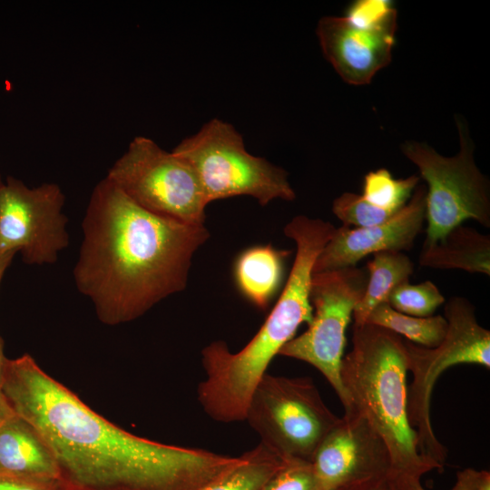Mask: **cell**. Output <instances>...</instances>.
<instances>
[{
	"instance_id": "cell-19",
	"label": "cell",
	"mask_w": 490,
	"mask_h": 490,
	"mask_svg": "<svg viewBox=\"0 0 490 490\" xmlns=\"http://www.w3.org/2000/svg\"><path fill=\"white\" fill-rule=\"evenodd\" d=\"M366 323L404 336L408 341L425 348L438 346L447 329L444 316H410L395 310L387 302L377 306L369 313Z\"/></svg>"
},
{
	"instance_id": "cell-9",
	"label": "cell",
	"mask_w": 490,
	"mask_h": 490,
	"mask_svg": "<svg viewBox=\"0 0 490 490\" xmlns=\"http://www.w3.org/2000/svg\"><path fill=\"white\" fill-rule=\"evenodd\" d=\"M457 125L460 151L453 157L442 156L426 143L402 145L403 153L417 166L427 184L423 245L436 242L466 220L490 227L489 182L475 165L466 126L460 121Z\"/></svg>"
},
{
	"instance_id": "cell-30",
	"label": "cell",
	"mask_w": 490,
	"mask_h": 490,
	"mask_svg": "<svg viewBox=\"0 0 490 490\" xmlns=\"http://www.w3.org/2000/svg\"><path fill=\"white\" fill-rule=\"evenodd\" d=\"M15 254L14 253H5L0 254V285L3 279L4 274L10 265Z\"/></svg>"
},
{
	"instance_id": "cell-8",
	"label": "cell",
	"mask_w": 490,
	"mask_h": 490,
	"mask_svg": "<svg viewBox=\"0 0 490 490\" xmlns=\"http://www.w3.org/2000/svg\"><path fill=\"white\" fill-rule=\"evenodd\" d=\"M105 177L152 213L187 224H204L208 202L196 172L149 137H134Z\"/></svg>"
},
{
	"instance_id": "cell-29",
	"label": "cell",
	"mask_w": 490,
	"mask_h": 490,
	"mask_svg": "<svg viewBox=\"0 0 490 490\" xmlns=\"http://www.w3.org/2000/svg\"><path fill=\"white\" fill-rule=\"evenodd\" d=\"M367 490H399L394 475Z\"/></svg>"
},
{
	"instance_id": "cell-17",
	"label": "cell",
	"mask_w": 490,
	"mask_h": 490,
	"mask_svg": "<svg viewBox=\"0 0 490 490\" xmlns=\"http://www.w3.org/2000/svg\"><path fill=\"white\" fill-rule=\"evenodd\" d=\"M419 264L441 270H462L490 275V236L458 225L441 240L423 245Z\"/></svg>"
},
{
	"instance_id": "cell-31",
	"label": "cell",
	"mask_w": 490,
	"mask_h": 490,
	"mask_svg": "<svg viewBox=\"0 0 490 490\" xmlns=\"http://www.w3.org/2000/svg\"><path fill=\"white\" fill-rule=\"evenodd\" d=\"M475 490H490V473L484 470L483 476Z\"/></svg>"
},
{
	"instance_id": "cell-6",
	"label": "cell",
	"mask_w": 490,
	"mask_h": 490,
	"mask_svg": "<svg viewBox=\"0 0 490 490\" xmlns=\"http://www.w3.org/2000/svg\"><path fill=\"white\" fill-rule=\"evenodd\" d=\"M196 172L206 201L250 196L261 206L276 199L292 201L296 193L288 172L250 154L232 124L212 119L172 151Z\"/></svg>"
},
{
	"instance_id": "cell-2",
	"label": "cell",
	"mask_w": 490,
	"mask_h": 490,
	"mask_svg": "<svg viewBox=\"0 0 490 490\" xmlns=\"http://www.w3.org/2000/svg\"><path fill=\"white\" fill-rule=\"evenodd\" d=\"M82 231L74 280L109 326L134 320L183 290L192 257L210 238L204 224L142 209L107 177L92 191Z\"/></svg>"
},
{
	"instance_id": "cell-25",
	"label": "cell",
	"mask_w": 490,
	"mask_h": 490,
	"mask_svg": "<svg viewBox=\"0 0 490 490\" xmlns=\"http://www.w3.org/2000/svg\"><path fill=\"white\" fill-rule=\"evenodd\" d=\"M397 15L392 4L387 0H360L348 10L346 18L358 27H373Z\"/></svg>"
},
{
	"instance_id": "cell-32",
	"label": "cell",
	"mask_w": 490,
	"mask_h": 490,
	"mask_svg": "<svg viewBox=\"0 0 490 490\" xmlns=\"http://www.w3.org/2000/svg\"><path fill=\"white\" fill-rule=\"evenodd\" d=\"M6 358L5 354H4V345H3V340L0 337V387H1V383H2V378H3V373H4V368H5V361H6Z\"/></svg>"
},
{
	"instance_id": "cell-1",
	"label": "cell",
	"mask_w": 490,
	"mask_h": 490,
	"mask_svg": "<svg viewBox=\"0 0 490 490\" xmlns=\"http://www.w3.org/2000/svg\"><path fill=\"white\" fill-rule=\"evenodd\" d=\"M0 389L47 445L64 490H201L242 460L129 433L91 409L28 354L6 358Z\"/></svg>"
},
{
	"instance_id": "cell-12",
	"label": "cell",
	"mask_w": 490,
	"mask_h": 490,
	"mask_svg": "<svg viewBox=\"0 0 490 490\" xmlns=\"http://www.w3.org/2000/svg\"><path fill=\"white\" fill-rule=\"evenodd\" d=\"M323 490H367L393 475L385 442L359 413H345L311 461Z\"/></svg>"
},
{
	"instance_id": "cell-14",
	"label": "cell",
	"mask_w": 490,
	"mask_h": 490,
	"mask_svg": "<svg viewBox=\"0 0 490 490\" xmlns=\"http://www.w3.org/2000/svg\"><path fill=\"white\" fill-rule=\"evenodd\" d=\"M397 15L373 27H358L346 17L326 16L317 34L326 59L348 83H368L392 56Z\"/></svg>"
},
{
	"instance_id": "cell-28",
	"label": "cell",
	"mask_w": 490,
	"mask_h": 490,
	"mask_svg": "<svg viewBox=\"0 0 490 490\" xmlns=\"http://www.w3.org/2000/svg\"><path fill=\"white\" fill-rule=\"evenodd\" d=\"M15 415V411L0 389V426Z\"/></svg>"
},
{
	"instance_id": "cell-23",
	"label": "cell",
	"mask_w": 490,
	"mask_h": 490,
	"mask_svg": "<svg viewBox=\"0 0 490 490\" xmlns=\"http://www.w3.org/2000/svg\"><path fill=\"white\" fill-rule=\"evenodd\" d=\"M399 211L375 206L366 201L362 195L353 192H344L332 203V211L343 222V225L355 228L370 227L386 222Z\"/></svg>"
},
{
	"instance_id": "cell-22",
	"label": "cell",
	"mask_w": 490,
	"mask_h": 490,
	"mask_svg": "<svg viewBox=\"0 0 490 490\" xmlns=\"http://www.w3.org/2000/svg\"><path fill=\"white\" fill-rule=\"evenodd\" d=\"M387 302L398 312L415 317H429L446 299L430 280L415 285L406 281L393 289Z\"/></svg>"
},
{
	"instance_id": "cell-4",
	"label": "cell",
	"mask_w": 490,
	"mask_h": 490,
	"mask_svg": "<svg viewBox=\"0 0 490 490\" xmlns=\"http://www.w3.org/2000/svg\"><path fill=\"white\" fill-rule=\"evenodd\" d=\"M407 360L404 339L370 324H354L352 348L340 377L353 410L364 416L387 446L393 475L420 477L436 465L417 448L407 417Z\"/></svg>"
},
{
	"instance_id": "cell-27",
	"label": "cell",
	"mask_w": 490,
	"mask_h": 490,
	"mask_svg": "<svg viewBox=\"0 0 490 490\" xmlns=\"http://www.w3.org/2000/svg\"><path fill=\"white\" fill-rule=\"evenodd\" d=\"M0 490H64L60 481L23 478L0 474Z\"/></svg>"
},
{
	"instance_id": "cell-15",
	"label": "cell",
	"mask_w": 490,
	"mask_h": 490,
	"mask_svg": "<svg viewBox=\"0 0 490 490\" xmlns=\"http://www.w3.org/2000/svg\"><path fill=\"white\" fill-rule=\"evenodd\" d=\"M0 474L60 481L56 462L38 432L16 414L0 426Z\"/></svg>"
},
{
	"instance_id": "cell-13",
	"label": "cell",
	"mask_w": 490,
	"mask_h": 490,
	"mask_svg": "<svg viewBox=\"0 0 490 490\" xmlns=\"http://www.w3.org/2000/svg\"><path fill=\"white\" fill-rule=\"evenodd\" d=\"M426 186H416L410 201L386 222L365 228H336L317 258L312 274L356 267L366 256L379 251L409 250L426 220Z\"/></svg>"
},
{
	"instance_id": "cell-5",
	"label": "cell",
	"mask_w": 490,
	"mask_h": 490,
	"mask_svg": "<svg viewBox=\"0 0 490 490\" xmlns=\"http://www.w3.org/2000/svg\"><path fill=\"white\" fill-rule=\"evenodd\" d=\"M446 333L435 348L405 341L407 369L413 380L407 388V417L416 434L420 455L440 472L447 450L436 438L430 417L431 396L439 376L458 364L490 368V331L476 319L474 305L464 297L454 296L445 304Z\"/></svg>"
},
{
	"instance_id": "cell-18",
	"label": "cell",
	"mask_w": 490,
	"mask_h": 490,
	"mask_svg": "<svg viewBox=\"0 0 490 490\" xmlns=\"http://www.w3.org/2000/svg\"><path fill=\"white\" fill-rule=\"evenodd\" d=\"M367 286L352 315L354 324L358 325L366 323L377 306L387 302L394 289L408 281L414 273V264L402 251L384 250L373 254V259L367 263Z\"/></svg>"
},
{
	"instance_id": "cell-24",
	"label": "cell",
	"mask_w": 490,
	"mask_h": 490,
	"mask_svg": "<svg viewBox=\"0 0 490 490\" xmlns=\"http://www.w3.org/2000/svg\"><path fill=\"white\" fill-rule=\"evenodd\" d=\"M261 490H323L310 462L289 460Z\"/></svg>"
},
{
	"instance_id": "cell-21",
	"label": "cell",
	"mask_w": 490,
	"mask_h": 490,
	"mask_svg": "<svg viewBox=\"0 0 490 490\" xmlns=\"http://www.w3.org/2000/svg\"><path fill=\"white\" fill-rule=\"evenodd\" d=\"M418 181L416 175L396 179L388 170L377 169L365 175L362 197L375 206L399 211L407 203Z\"/></svg>"
},
{
	"instance_id": "cell-11",
	"label": "cell",
	"mask_w": 490,
	"mask_h": 490,
	"mask_svg": "<svg viewBox=\"0 0 490 490\" xmlns=\"http://www.w3.org/2000/svg\"><path fill=\"white\" fill-rule=\"evenodd\" d=\"M64 202L56 183L30 188L8 177L0 187V254L20 252L29 265L55 263L70 240Z\"/></svg>"
},
{
	"instance_id": "cell-20",
	"label": "cell",
	"mask_w": 490,
	"mask_h": 490,
	"mask_svg": "<svg viewBox=\"0 0 490 490\" xmlns=\"http://www.w3.org/2000/svg\"><path fill=\"white\" fill-rule=\"evenodd\" d=\"M288 461L259 443L242 454L236 467L201 490H261Z\"/></svg>"
},
{
	"instance_id": "cell-33",
	"label": "cell",
	"mask_w": 490,
	"mask_h": 490,
	"mask_svg": "<svg viewBox=\"0 0 490 490\" xmlns=\"http://www.w3.org/2000/svg\"><path fill=\"white\" fill-rule=\"evenodd\" d=\"M2 183H3V181H2L1 176H0V187H1Z\"/></svg>"
},
{
	"instance_id": "cell-3",
	"label": "cell",
	"mask_w": 490,
	"mask_h": 490,
	"mask_svg": "<svg viewBox=\"0 0 490 490\" xmlns=\"http://www.w3.org/2000/svg\"><path fill=\"white\" fill-rule=\"evenodd\" d=\"M336 227L321 219L295 216L284 228L296 244V255L283 289L256 335L240 351L230 352L223 340L201 350L205 378L201 388L220 410L243 416L251 395L275 356L292 339L299 327L311 322L309 292L312 271L319 253Z\"/></svg>"
},
{
	"instance_id": "cell-7",
	"label": "cell",
	"mask_w": 490,
	"mask_h": 490,
	"mask_svg": "<svg viewBox=\"0 0 490 490\" xmlns=\"http://www.w3.org/2000/svg\"><path fill=\"white\" fill-rule=\"evenodd\" d=\"M339 418L310 377L266 373L251 395L245 421L278 456L310 462Z\"/></svg>"
},
{
	"instance_id": "cell-10",
	"label": "cell",
	"mask_w": 490,
	"mask_h": 490,
	"mask_svg": "<svg viewBox=\"0 0 490 490\" xmlns=\"http://www.w3.org/2000/svg\"><path fill=\"white\" fill-rule=\"evenodd\" d=\"M367 282V270L357 267L312 274V320L305 332L290 339L279 353L316 368L333 387L345 413L353 411L340 377L345 333Z\"/></svg>"
},
{
	"instance_id": "cell-16",
	"label": "cell",
	"mask_w": 490,
	"mask_h": 490,
	"mask_svg": "<svg viewBox=\"0 0 490 490\" xmlns=\"http://www.w3.org/2000/svg\"><path fill=\"white\" fill-rule=\"evenodd\" d=\"M289 255L290 250L271 244L253 245L241 250L232 265L238 292L257 309H268L280 290Z\"/></svg>"
},
{
	"instance_id": "cell-26",
	"label": "cell",
	"mask_w": 490,
	"mask_h": 490,
	"mask_svg": "<svg viewBox=\"0 0 490 490\" xmlns=\"http://www.w3.org/2000/svg\"><path fill=\"white\" fill-rule=\"evenodd\" d=\"M483 472L474 468H466L456 474V481L450 490H475L480 484ZM399 490H426L421 485V478L410 475H394Z\"/></svg>"
}]
</instances>
